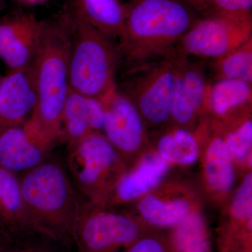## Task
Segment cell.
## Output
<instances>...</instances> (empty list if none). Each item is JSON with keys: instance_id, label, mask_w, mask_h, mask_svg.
<instances>
[{"instance_id": "cell-1", "label": "cell", "mask_w": 252, "mask_h": 252, "mask_svg": "<svg viewBox=\"0 0 252 252\" xmlns=\"http://www.w3.org/2000/svg\"><path fill=\"white\" fill-rule=\"evenodd\" d=\"M70 7L42 20L40 44L33 68L37 102L25 122L52 149L62 137V114L69 89Z\"/></svg>"}, {"instance_id": "cell-2", "label": "cell", "mask_w": 252, "mask_h": 252, "mask_svg": "<svg viewBox=\"0 0 252 252\" xmlns=\"http://www.w3.org/2000/svg\"><path fill=\"white\" fill-rule=\"evenodd\" d=\"M119 46L130 68L166 56L202 17L189 0H127Z\"/></svg>"}, {"instance_id": "cell-3", "label": "cell", "mask_w": 252, "mask_h": 252, "mask_svg": "<svg viewBox=\"0 0 252 252\" xmlns=\"http://www.w3.org/2000/svg\"><path fill=\"white\" fill-rule=\"evenodd\" d=\"M19 181L23 202L41 234L63 243L74 242L83 209L63 167L44 161Z\"/></svg>"}, {"instance_id": "cell-4", "label": "cell", "mask_w": 252, "mask_h": 252, "mask_svg": "<svg viewBox=\"0 0 252 252\" xmlns=\"http://www.w3.org/2000/svg\"><path fill=\"white\" fill-rule=\"evenodd\" d=\"M69 5V86L85 95L104 97L117 86L115 74L122 60L119 46Z\"/></svg>"}, {"instance_id": "cell-5", "label": "cell", "mask_w": 252, "mask_h": 252, "mask_svg": "<svg viewBox=\"0 0 252 252\" xmlns=\"http://www.w3.org/2000/svg\"><path fill=\"white\" fill-rule=\"evenodd\" d=\"M176 73V57L171 51L159 61L130 68L122 89L118 87L146 120L161 124L171 117Z\"/></svg>"}, {"instance_id": "cell-6", "label": "cell", "mask_w": 252, "mask_h": 252, "mask_svg": "<svg viewBox=\"0 0 252 252\" xmlns=\"http://www.w3.org/2000/svg\"><path fill=\"white\" fill-rule=\"evenodd\" d=\"M252 22L202 16L172 50L183 57L220 59L252 39Z\"/></svg>"}, {"instance_id": "cell-7", "label": "cell", "mask_w": 252, "mask_h": 252, "mask_svg": "<svg viewBox=\"0 0 252 252\" xmlns=\"http://www.w3.org/2000/svg\"><path fill=\"white\" fill-rule=\"evenodd\" d=\"M42 20L16 10L0 17V59L9 70L32 67L40 44Z\"/></svg>"}, {"instance_id": "cell-8", "label": "cell", "mask_w": 252, "mask_h": 252, "mask_svg": "<svg viewBox=\"0 0 252 252\" xmlns=\"http://www.w3.org/2000/svg\"><path fill=\"white\" fill-rule=\"evenodd\" d=\"M69 166L81 191L96 199L104 176L116 165L117 153L104 135L94 132L69 148Z\"/></svg>"}, {"instance_id": "cell-9", "label": "cell", "mask_w": 252, "mask_h": 252, "mask_svg": "<svg viewBox=\"0 0 252 252\" xmlns=\"http://www.w3.org/2000/svg\"><path fill=\"white\" fill-rule=\"evenodd\" d=\"M139 230L133 220L113 213L87 215L83 210L74 243L79 252H113L135 241Z\"/></svg>"}, {"instance_id": "cell-10", "label": "cell", "mask_w": 252, "mask_h": 252, "mask_svg": "<svg viewBox=\"0 0 252 252\" xmlns=\"http://www.w3.org/2000/svg\"><path fill=\"white\" fill-rule=\"evenodd\" d=\"M104 117L102 130L114 148L132 153L140 148L144 138L142 116L117 84L102 97Z\"/></svg>"}, {"instance_id": "cell-11", "label": "cell", "mask_w": 252, "mask_h": 252, "mask_svg": "<svg viewBox=\"0 0 252 252\" xmlns=\"http://www.w3.org/2000/svg\"><path fill=\"white\" fill-rule=\"evenodd\" d=\"M176 57L177 73L171 109V117L177 124H188L207 103L210 84L203 67L190 62L172 51Z\"/></svg>"}, {"instance_id": "cell-12", "label": "cell", "mask_w": 252, "mask_h": 252, "mask_svg": "<svg viewBox=\"0 0 252 252\" xmlns=\"http://www.w3.org/2000/svg\"><path fill=\"white\" fill-rule=\"evenodd\" d=\"M37 102L33 65L9 70L0 90V128L22 125L31 117Z\"/></svg>"}, {"instance_id": "cell-13", "label": "cell", "mask_w": 252, "mask_h": 252, "mask_svg": "<svg viewBox=\"0 0 252 252\" xmlns=\"http://www.w3.org/2000/svg\"><path fill=\"white\" fill-rule=\"evenodd\" d=\"M51 148L26 126L0 128V168L16 174L45 161Z\"/></svg>"}, {"instance_id": "cell-14", "label": "cell", "mask_w": 252, "mask_h": 252, "mask_svg": "<svg viewBox=\"0 0 252 252\" xmlns=\"http://www.w3.org/2000/svg\"><path fill=\"white\" fill-rule=\"evenodd\" d=\"M104 117L102 97H91L69 89L62 114V137L69 148L102 130Z\"/></svg>"}, {"instance_id": "cell-15", "label": "cell", "mask_w": 252, "mask_h": 252, "mask_svg": "<svg viewBox=\"0 0 252 252\" xmlns=\"http://www.w3.org/2000/svg\"><path fill=\"white\" fill-rule=\"evenodd\" d=\"M0 230L6 235L40 230L28 213L16 174L0 168Z\"/></svg>"}, {"instance_id": "cell-16", "label": "cell", "mask_w": 252, "mask_h": 252, "mask_svg": "<svg viewBox=\"0 0 252 252\" xmlns=\"http://www.w3.org/2000/svg\"><path fill=\"white\" fill-rule=\"evenodd\" d=\"M73 7L86 21L112 39H119L124 23L121 0H70Z\"/></svg>"}, {"instance_id": "cell-17", "label": "cell", "mask_w": 252, "mask_h": 252, "mask_svg": "<svg viewBox=\"0 0 252 252\" xmlns=\"http://www.w3.org/2000/svg\"><path fill=\"white\" fill-rule=\"evenodd\" d=\"M167 161L157 154L149 156L132 173L119 181L117 191L122 200L138 198L160 183L166 173Z\"/></svg>"}, {"instance_id": "cell-18", "label": "cell", "mask_w": 252, "mask_h": 252, "mask_svg": "<svg viewBox=\"0 0 252 252\" xmlns=\"http://www.w3.org/2000/svg\"><path fill=\"white\" fill-rule=\"evenodd\" d=\"M252 84L235 79H220L209 88L207 103L215 114L224 115L232 109L250 102Z\"/></svg>"}, {"instance_id": "cell-19", "label": "cell", "mask_w": 252, "mask_h": 252, "mask_svg": "<svg viewBox=\"0 0 252 252\" xmlns=\"http://www.w3.org/2000/svg\"><path fill=\"white\" fill-rule=\"evenodd\" d=\"M206 172L209 185L220 191L230 190L234 181L233 160L225 141L212 140L206 154Z\"/></svg>"}, {"instance_id": "cell-20", "label": "cell", "mask_w": 252, "mask_h": 252, "mask_svg": "<svg viewBox=\"0 0 252 252\" xmlns=\"http://www.w3.org/2000/svg\"><path fill=\"white\" fill-rule=\"evenodd\" d=\"M212 67L217 80L235 79L252 82V39L228 54L213 60Z\"/></svg>"}, {"instance_id": "cell-21", "label": "cell", "mask_w": 252, "mask_h": 252, "mask_svg": "<svg viewBox=\"0 0 252 252\" xmlns=\"http://www.w3.org/2000/svg\"><path fill=\"white\" fill-rule=\"evenodd\" d=\"M158 148L164 160L182 165L193 163L198 156L196 140L184 129L164 135L159 140Z\"/></svg>"}, {"instance_id": "cell-22", "label": "cell", "mask_w": 252, "mask_h": 252, "mask_svg": "<svg viewBox=\"0 0 252 252\" xmlns=\"http://www.w3.org/2000/svg\"><path fill=\"white\" fill-rule=\"evenodd\" d=\"M138 209L142 216L151 223L167 226L180 223L187 216L189 205L182 200L164 203L149 195L141 200Z\"/></svg>"}, {"instance_id": "cell-23", "label": "cell", "mask_w": 252, "mask_h": 252, "mask_svg": "<svg viewBox=\"0 0 252 252\" xmlns=\"http://www.w3.org/2000/svg\"><path fill=\"white\" fill-rule=\"evenodd\" d=\"M179 223L175 238L178 252H208L205 224L198 215H187Z\"/></svg>"}, {"instance_id": "cell-24", "label": "cell", "mask_w": 252, "mask_h": 252, "mask_svg": "<svg viewBox=\"0 0 252 252\" xmlns=\"http://www.w3.org/2000/svg\"><path fill=\"white\" fill-rule=\"evenodd\" d=\"M202 16H215L252 22V0H190Z\"/></svg>"}, {"instance_id": "cell-25", "label": "cell", "mask_w": 252, "mask_h": 252, "mask_svg": "<svg viewBox=\"0 0 252 252\" xmlns=\"http://www.w3.org/2000/svg\"><path fill=\"white\" fill-rule=\"evenodd\" d=\"M225 141L232 157L237 160L245 158L252 149V121H245L238 128L230 132Z\"/></svg>"}, {"instance_id": "cell-26", "label": "cell", "mask_w": 252, "mask_h": 252, "mask_svg": "<svg viewBox=\"0 0 252 252\" xmlns=\"http://www.w3.org/2000/svg\"><path fill=\"white\" fill-rule=\"evenodd\" d=\"M231 212L239 220L251 218L252 214V175L248 174L237 190L233 199Z\"/></svg>"}, {"instance_id": "cell-27", "label": "cell", "mask_w": 252, "mask_h": 252, "mask_svg": "<svg viewBox=\"0 0 252 252\" xmlns=\"http://www.w3.org/2000/svg\"><path fill=\"white\" fill-rule=\"evenodd\" d=\"M127 252H165V250L157 240L147 238L137 242Z\"/></svg>"}, {"instance_id": "cell-28", "label": "cell", "mask_w": 252, "mask_h": 252, "mask_svg": "<svg viewBox=\"0 0 252 252\" xmlns=\"http://www.w3.org/2000/svg\"><path fill=\"white\" fill-rule=\"evenodd\" d=\"M20 4L25 5V6H36L44 4L48 0H16Z\"/></svg>"}, {"instance_id": "cell-29", "label": "cell", "mask_w": 252, "mask_h": 252, "mask_svg": "<svg viewBox=\"0 0 252 252\" xmlns=\"http://www.w3.org/2000/svg\"><path fill=\"white\" fill-rule=\"evenodd\" d=\"M10 237L6 235L4 232L0 230V252L4 249L7 248L8 242H9Z\"/></svg>"}, {"instance_id": "cell-30", "label": "cell", "mask_w": 252, "mask_h": 252, "mask_svg": "<svg viewBox=\"0 0 252 252\" xmlns=\"http://www.w3.org/2000/svg\"><path fill=\"white\" fill-rule=\"evenodd\" d=\"M0 252H45L41 251V250H34V249H24V250H14V249H9L8 248L4 249Z\"/></svg>"}, {"instance_id": "cell-31", "label": "cell", "mask_w": 252, "mask_h": 252, "mask_svg": "<svg viewBox=\"0 0 252 252\" xmlns=\"http://www.w3.org/2000/svg\"><path fill=\"white\" fill-rule=\"evenodd\" d=\"M6 0H0V10L3 9L5 4H6Z\"/></svg>"}, {"instance_id": "cell-32", "label": "cell", "mask_w": 252, "mask_h": 252, "mask_svg": "<svg viewBox=\"0 0 252 252\" xmlns=\"http://www.w3.org/2000/svg\"><path fill=\"white\" fill-rule=\"evenodd\" d=\"M1 82H2V77L0 76V90H1Z\"/></svg>"}, {"instance_id": "cell-33", "label": "cell", "mask_w": 252, "mask_h": 252, "mask_svg": "<svg viewBox=\"0 0 252 252\" xmlns=\"http://www.w3.org/2000/svg\"><path fill=\"white\" fill-rule=\"evenodd\" d=\"M189 1H190V0H189Z\"/></svg>"}, {"instance_id": "cell-34", "label": "cell", "mask_w": 252, "mask_h": 252, "mask_svg": "<svg viewBox=\"0 0 252 252\" xmlns=\"http://www.w3.org/2000/svg\"></svg>"}]
</instances>
